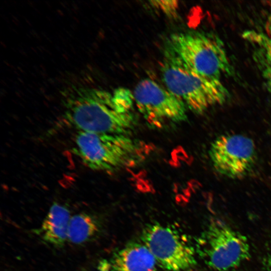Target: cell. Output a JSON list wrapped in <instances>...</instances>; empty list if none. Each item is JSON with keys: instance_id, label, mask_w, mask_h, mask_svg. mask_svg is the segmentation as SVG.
Masks as SVG:
<instances>
[{"instance_id": "3", "label": "cell", "mask_w": 271, "mask_h": 271, "mask_svg": "<svg viewBox=\"0 0 271 271\" xmlns=\"http://www.w3.org/2000/svg\"><path fill=\"white\" fill-rule=\"evenodd\" d=\"M161 74L166 87L194 113L201 114L212 106L224 103L229 98L228 90L221 80L194 71L168 49Z\"/></svg>"}, {"instance_id": "8", "label": "cell", "mask_w": 271, "mask_h": 271, "mask_svg": "<svg viewBox=\"0 0 271 271\" xmlns=\"http://www.w3.org/2000/svg\"><path fill=\"white\" fill-rule=\"evenodd\" d=\"M209 158L218 173L231 178L245 176L252 169L256 158L254 142L237 134L217 137L210 145Z\"/></svg>"}, {"instance_id": "6", "label": "cell", "mask_w": 271, "mask_h": 271, "mask_svg": "<svg viewBox=\"0 0 271 271\" xmlns=\"http://www.w3.org/2000/svg\"><path fill=\"white\" fill-rule=\"evenodd\" d=\"M143 243L164 271H194L195 250L186 237L173 227L155 223L142 233Z\"/></svg>"}, {"instance_id": "7", "label": "cell", "mask_w": 271, "mask_h": 271, "mask_svg": "<svg viewBox=\"0 0 271 271\" xmlns=\"http://www.w3.org/2000/svg\"><path fill=\"white\" fill-rule=\"evenodd\" d=\"M133 95L139 111L152 127L159 128L167 123H179L187 119L184 103L166 87L151 79L141 80Z\"/></svg>"}, {"instance_id": "9", "label": "cell", "mask_w": 271, "mask_h": 271, "mask_svg": "<svg viewBox=\"0 0 271 271\" xmlns=\"http://www.w3.org/2000/svg\"><path fill=\"white\" fill-rule=\"evenodd\" d=\"M157 263L142 242H133L100 262V271H157Z\"/></svg>"}, {"instance_id": "10", "label": "cell", "mask_w": 271, "mask_h": 271, "mask_svg": "<svg viewBox=\"0 0 271 271\" xmlns=\"http://www.w3.org/2000/svg\"><path fill=\"white\" fill-rule=\"evenodd\" d=\"M242 36L253 48L255 60L271 95V17L262 29L246 31Z\"/></svg>"}, {"instance_id": "1", "label": "cell", "mask_w": 271, "mask_h": 271, "mask_svg": "<svg viewBox=\"0 0 271 271\" xmlns=\"http://www.w3.org/2000/svg\"><path fill=\"white\" fill-rule=\"evenodd\" d=\"M64 108V120L78 131L128 135L134 125L132 113L118 112L112 95L104 90H80L66 99Z\"/></svg>"}, {"instance_id": "4", "label": "cell", "mask_w": 271, "mask_h": 271, "mask_svg": "<svg viewBox=\"0 0 271 271\" xmlns=\"http://www.w3.org/2000/svg\"><path fill=\"white\" fill-rule=\"evenodd\" d=\"M191 70L221 80L232 67L224 45L216 35L199 31L174 33L167 48Z\"/></svg>"}, {"instance_id": "13", "label": "cell", "mask_w": 271, "mask_h": 271, "mask_svg": "<svg viewBox=\"0 0 271 271\" xmlns=\"http://www.w3.org/2000/svg\"><path fill=\"white\" fill-rule=\"evenodd\" d=\"M112 100L117 110L120 113H130L134 101L133 93L124 88L115 89Z\"/></svg>"}, {"instance_id": "5", "label": "cell", "mask_w": 271, "mask_h": 271, "mask_svg": "<svg viewBox=\"0 0 271 271\" xmlns=\"http://www.w3.org/2000/svg\"><path fill=\"white\" fill-rule=\"evenodd\" d=\"M196 251L214 271H235L250 256L246 237L218 218L198 238Z\"/></svg>"}, {"instance_id": "2", "label": "cell", "mask_w": 271, "mask_h": 271, "mask_svg": "<svg viewBox=\"0 0 271 271\" xmlns=\"http://www.w3.org/2000/svg\"><path fill=\"white\" fill-rule=\"evenodd\" d=\"M74 144V153L96 171L109 173L133 166L145 155L142 143L127 134L78 131Z\"/></svg>"}, {"instance_id": "15", "label": "cell", "mask_w": 271, "mask_h": 271, "mask_svg": "<svg viewBox=\"0 0 271 271\" xmlns=\"http://www.w3.org/2000/svg\"><path fill=\"white\" fill-rule=\"evenodd\" d=\"M266 265L268 271H271V249L267 257Z\"/></svg>"}, {"instance_id": "11", "label": "cell", "mask_w": 271, "mask_h": 271, "mask_svg": "<svg viewBox=\"0 0 271 271\" xmlns=\"http://www.w3.org/2000/svg\"><path fill=\"white\" fill-rule=\"evenodd\" d=\"M65 206L55 203L45 217L40 227L42 238L53 245L60 246L68 241V230L71 218Z\"/></svg>"}, {"instance_id": "14", "label": "cell", "mask_w": 271, "mask_h": 271, "mask_svg": "<svg viewBox=\"0 0 271 271\" xmlns=\"http://www.w3.org/2000/svg\"><path fill=\"white\" fill-rule=\"evenodd\" d=\"M150 3L153 8L168 16L173 17L177 15L179 8L178 1H152Z\"/></svg>"}, {"instance_id": "12", "label": "cell", "mask_w": 271, "mask_h": 271, "mask_svg": "<svg viewBox=\"0 0 271 271\" xmlns=\"http://www.w3.org/2000/svg\"><path fill=\"white\" fill-rule=\"evenodd\" d=\"M99 231L96 220L86 213L77 214L71 217L68 230V241L75 244L86 242Z\"/></svg>"}]
</instances>
